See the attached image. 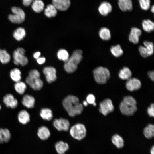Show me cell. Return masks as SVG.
Masks as SVG:
<instances>
[{"mask_svg": "<svg viewBox=\"0 0 154 154\" xmlns=\"http://www.w3.org/2000/svg\"><path fill=\"white\" fill-rule=\"evenodd\" d=\"M54 147L56 152L58 154H65L69 148L68 144L62 141L56 142Z\"/></svg>", "mask_w": 154, "mask_h": 154, "instance_id": "19", "label": "cell"}, {"mask_svg": "<svg viewBox=\"0 0 154 154\" xmlns=\"http://www.w3.org/2000/svg\"><path fill=\"white\" fill-rule=\"evenodd\" d=\"M28 76L32 78H39L40 77V74L37 70L32 69L29 71Z\"/></svg>", "mask_w": 154, "mask_h": 154, "instance_id": "39", "label": "cell"}, {"mask_svg": "<svg viewBox=\"0 0 154 154\" xmlns=\"http://www.w3.org/2000/svg\"><path fill=\"white\" fill-rule=\"evenodd\" d=\"M62 104L68 115L71 117L80 114L83 110V106L79 102L78 98L73 95L66 97L63 101Z\"/></svg>", "mask_w": 154, "mask_h": 154, "instance_id": "1", "label": "cell"}, {"mask_svg": "<svg viewBox=\"0 0 154 154\" xmlns=\"http://www.w3.org/2000/svg\"><path fill=\"white\" fill-rule=\"evenodd\" d=\"M43 72L48 83H51L56 80V70L54 67L52 66L45 67L43 70Z\"/></svg>", "mask_w": 154, "mask_h": 154, "instance_id": "9", "label": "cell"}, {"mask_svg": "<svg viewBox=\"0 0 154 154\" xmlns=\"http://www.w3.org/2000/svg\"><path fill=\"white\" fill-rule=\"evenodd\" d=\"M1 105L0 104V110L1 109Z\"/></svg>", "mask_w": 154, "mask_h": 154, "instance_id": "50", "label": "cell"}, {"mask_svg": "<svg viewBox=\"0 0 154 154\" xmlns=\"http://www.w3.org/2000/svg\"><path fill=\"white\" fill-rule=\"evenodd\" d=\"M99 112L104 116L113 112L114 107L112 100L109 98H106L100 104Z\"/></svg>", "mask_w": 154, "mask_h": 154, "instance_id": "7", "label": "cell"}, {"mask_svg": "<svg viewBox=\"0 0 154 154\" xmlns=\"http://www.w3.org/2000/svg\"><path fill=\"white\" fill-rule=\"evenodd\" d=\"M57 56L58 58L64 62H66L69 57L68 52L65 49H60L59 50Z\"/></svg>", "mask_w": 154, "mask_h": 154, "instance_id": "36", "label": "cell"}, {"mask_svg": "<svg viewBox=\"0 0 154 154\" xmlns=\"http://www.w3.org/2000/svg\"><path fill=\"white\" fill-rule=\"evenodd\" d=\"M147 112L150 116L154 117V105L153 103L151 104L150 106L148 108Z\"/></svg>", "mask_w": 154, "mask_h": 154, "instance_id": "42", "label": "cell"}, {"mask_svg": "<svg viewBox=\"0 0 154 154\" xmlns=\"http://www.w3.org/2000/svg\"><path fill=\"white\" fill-rule=\"evenodd\" d=\"M37 135L40 139L46 140L48 139L50 136L51 133L49 129L47 127L42 126L38 128Z\"/></svg>", "mask_w": 154, "mask_h": 154, "instance_id": "18", "label": "cell"}, {"mask_svg": "<svg viewBox=\"0 0 154 154\" xmlns=\"http://www.w3.org/2000/svg\"><path fill=\"white\" fill-rule=\"evenodd\" d=\"M10 59V56L7 51L0 49V62L3 64H6L9 62Z\"/></svg>", "mask_w": 154, "mask_h": 154, "instance_id": "35", "label": "cell"}, {"mask_svg": "<svg viewBox=\"0 0 154 154\" xmlns=\"http://www.w3.org/2000/svg\"><path fill=\"white\" fill-rule=\"evenodd\" d=\"M21 102L24 106L28 108H32L34 107L35 99L32 95L26 94L23 96Z\"/></svg>", "mask_w": 154, "mask_h": 154, "instance_id": "16", "label": "cell"}, {"mask_svg": "<svg viewBox=\"0 0 154 154\" xmlns=\"http://www.w3.org/2000/svg\"><path fill=\"white\" fill-rule=\"evenodd\" d=\"M118 5L120 9L124 12L131 11L133 9L131 0H118Z\"/></svg>", "mask_w": 154, "mask_h": 154, "instance_id": "21", "label": "cell"}, {"mask_svg": "<svg viewBox=\"0 0 154 154\" xmlns=\"http://www.w3.org/2000/svg\"><path fill=\"white\" fill-rule=\"evenodd\" d=\"M142 26L143 30L146 32L150 33L154 30V23L150 19H147L143 20Z\"/></svg>", "mask_w": 154, "mask_h": 154, "instance_id": "29", "label": "cell"}, {"mask_svg": "<svg viewBox=\"0 0 154 154\" xmlns=\"http://www.w3.org/2000/svg\"><path fill=\"white\" fill-rule=\"evenodd\" d=\"M34 0H23V3L24 5L28 6L30 5Z\"/></svg>", "mask_w": 154, "mask_h": 154, "instance_id": "44", "label": "cell"}, {"mask_svg": "<svg viewBox=\"0 0 154 154\" xmlns=\"http://www.w3.org/2000/svg\"><path fill=\"white\" fill-rule=\"evenodd\" d=\"M144 46L148 52L149 56L152 55L154 52V45L152 42L145 41L143 42Z\"/></svg>", "mask_w": 154, "mask_h": 154, "instance_id": "37", "label": "cell"}, {"mask_svg": "<svg viewBox=\"0 0 154 154\" xmlns=\"http://www.w3.org/2000/svg\"><path fill=\"white\" fill-rule=\"evenodd\" d=\"M99 35L100 38L104 40H109L111 38L110 31L106 27H102L100 29L99 32Z\"/></svg>", "mask_w": 154, "mask_h": 154, "instance_id": "25", "label": "cell"}, {"mask_svg": "<svg viewBox=\"0 0 154 154\" xmlns=\"http://www.w3.org/2000/svg\"><path fill=\"white\" fill-rule=\"evenodd\" d=\"M36 60L37 62L40 64H44L46 60L45 58L44 57H39Z\"/></svg>", "mask_w": 154, "mask_h": 154, "instance_id": "43", "label": "cell"}, {"mask_svg": "<svg viewBox=\"0 0 154 154\" xmlns=\"http://www.w3.org/2000/svg\"><path fill=\"white\" fill-rule=\"evenodd\" d=\"M148 75L149 78L153 81L154 80V72L153 71H150L147 73Z\"/></svg>", "mask_w": 154, "mask_h": 154, "instance_id": "45", "label": "cell"}, {"mask_svg": "<svg viewBox=\"0 0 154 154\" xmlns=\"http://www.w3.org/2000/svg\"><path fill=\"white\" fill-rule=\"evenodd\" d=\"M3 101L6 106L8 108L15 109L18 105V101L13 95L11 94L5 95L3 98Z\"/></svg>", "mask_w": 154, "mask_h": 154, "instance_id": "11", "label": "cell"}, {"mask_svg": "<svg viewBox=\"0 0 154 154\" xmlns=\"http://www.w3.org/2000/svg\"><path fill=\"white\" fill-rule=\"evenodd\" d=\"M95 97L92 94H89L86 97V101L88 103L90 104H92L94 106H96V103L95 102Z\"/></svg>", "mask_w": 154, "mask_h": 154, "instance_id": "41", "label": "cell"}, {"mask_svg": "<svg viewBox=\"0 0 154 154\" xmlns=\"http://www.w3.org/2000/svg\"><path fill=\"white\" fill-rule=\"evenodd\" d=\"M94 77L95 81L98 84H105L110 76V72L106 68L99 66L93 70Z\"/></svg>", "mask_w": 154, "mask_h": 154, "instance_id": "4", "label": "cell"}, {"mask_svg": "<svg viewBox=\"0 0 154 154\" xmlns=\"http://www.w3.org/2000/svg\"><path fill=\"white\" fill-rule=\"evenodd\" d=\"M141 8L144 10H147L150 6V0H139Z\"/></svg>", "mask_w": 154, "mask_h": 154, "instance_id": "38", "label": "cell"}, {"mask_svg": "<svg viewBox=\"0 0 154 154\" xmlns=\"http://www.w3.org/2000/svg\"><path fill=\"white\" fill-rule=\"evenodd\" d=\"M118 76L121 79L127 80L131 78L132 72L128 67H124L120 70Z\"/></svg>", "mask_w": 154, "mask_h": 154, "instance_id": "27", "label": "cell"}, {"mask_svg": "<svg viewBox=\"0 0 154 154\" xmlns=\"http://www.w3.org/2000/svg\"><path fill=\"white\" fill-rule=\"evenodd\" d=\"M53 125L54 128L59 131H66L70 129L69 121L68 119L62 118L54 119L53 122Z\"/></svg>", "mask_w": 154, "mask_h": 154, "instance_id": "8", "label": "cell"}, {"mask_svg": "<svg viewBox=\"0 0 154 154\" xmlns=\"http://www.w3.org/2000/svg\"><path fill=\"white\" fill-rule=\"evenodd\" d=\"M136 104V101L133 97L130 96H125L119 105L121 112L127 116H132L137 110Z\"/></svg>", "mask_w": 154, "mask_h": 154, "instance_id": "2", "label": "cell"}, {"mask_svg": "<svg viewBox=\"0 0 154 154\" xmlns=\"http://www.w3.org/2000/svg\"><path fill=\"white\" fill-rule=\"evenodd\" d=\"M11 135L7 129L0 128V143H6L10 140Z\"/></svg>", "mask_w": 154, "mask_h": 154, "instance_id": "22", "label": "cell"}, {"mask_svg": "<svg viewBox=\"0 0 154 154\" xmlns=\"http://www.w3.org/2000/svg\"><path fill=\"white\" fill-rule=\"evenodd\" d=\"M10 76L11 79L15 82L21 81V73L20 69L14 68L10 72Z\"/></svg>", "mask_w": 154, "mask_h": 154, "instance_id": "28", "label": "cell"}, {"mask_svg": "<svg viewBox=\"0 0 154 154\" xmlns=\"http://www.w3.org/2000/svg\"><path fill=\"white\" fill-rule=\"evenodd\" d=\"M25 82L35 90H39L43 86V82L40 78H32L28 76L25 79Z\"/></svg>", "mask_w": 154, "mask_h": 154, "instance_id": "10", "label": "cell"}, {"mask_svg": "<svg viewBox=\"0 0 154 154\" xmlns=\"http://www.w3.org/2000/svg\"><path fill=\"white\" fill-rule=\"evenodd\" d=\"M141 34L142 31L140 29L136 27H133L129 35V40L131 42L137 44L139 42V37Z\"/></svg>", "mask_w": 154, "mask_h": 154, "instance_id": "14", "label": "cell"}, {"mask_svg": "<svg viewBox=\"0 0 154 154\" xmlns=\"http://www.w3.org/2000/svg\"><path fill=\"white\" fill-rule=\"evenodd\" d=\"M143 133L147 138L150 139L153 137L154 134V126L153 124H149L144 129Z\"/></svg>", "mask_w": 154, "mask_h": 154, "instance_id": "33", "label": "cell"}, {"mask_svg": "<svg viewBox=\"0 0 154 154\" xmlns=\"http://www.w3.org/2000/svg\"><path fill=\"white\" fill-rule=\"evenodd\" d=\"M151 12L152 13H153L154 12V6L153 5H152V6L151 7Z\"/></svg>", "mask_w": 154, "mask_h": 154, "instance_id": "49", "label": "cell"}, {"mask_svg": "<svg viewBox=\"0 0 154 154\" xmlns=\"http://www.w3.org/2000/svg\"><path fill=\"white\" fill-rule=\"evenodd\" d=\"M125 85L128 90L133 91L139 89L141 86V83L139 80L137 78H130L127 80Z\"/></svg>", "mask_w": 154, "mask_h": 154, "instance_id": "13", "label": "cell"}, {"mask_svg": "<svg viewBox=\"0 0 154 154\" xmlns=\"http://www.w3.org/2000/svg\"><path fill=\"white\" fill-rule=\"evenodd\" d=\"M82 104L83 105V106H86L88 105V103L86 100H84Z\"/></svg>", "mask_w": 154, "mask_h": 154, "instance_id": "47", "label": "cell"}, {"mask_svg": "<svg viewBox=\"0 0 154 154\" xmlns=\"http://www.w3.org/2000/svg\"><path fill=\"white\" fill-rule=\"evenodd\" d=\"M40 54L41 53L40 52H37L34 54L33 56L35 58L37 59L40 57Z\"/></svg>", "mask_w": 154, "mask_h": 154, "instance_id": "46", "label": "cell"}, {"mask_svg": "<svg viewBox=\"0 0 154 154\" xmlns=\"http://www.w3.org/2000/svg\"><path fill=\"white\" fill-rule=\"evenodd\" d=\"M83 58L82 52L80 50L74 51L68 60L65 62L64 68L69 73L74 72L77 69L78 66Z\"/></svg>", "mask_w": 154, "mask_h": 154, "instance_id": "3", "label": "cell"}, {"mask_svg": "<svg viewBox=\"0 0 154 154\" xmlns=\"http://www.w3.org/2000/svg\"><path fill=\"white\" fill-rule=\"evenodd\" d=\"M112 141L117 148H122L124 145V141L120 136L117 134L113 135L112 138Z\"/></svg>", "mask_w": 154, "mask_h": 154, "instance_id": "31", "label": "cell"}, {"mask_svg": "<svg viewBox=\"0 0 154 154\" xmlns=\"http://www.w3.org/2000/svg\"><path fill=\"white\" fill-rule=\"evenodd\" d=\"M57 13V9L52 4L48 5L44 10L45 15L49 18L55 17Z\"/></svg>", "mask_w": 154, "mask_h": 154, "instance_id": "32", "label": "cell"}, {"mask_svg": "<svg viewBox=\"0 0 154 154\" xmlns=\"http://www.w3.org/2000/svg\"><path fill=\"white\" fill-rule=\"evenodd\" d=\"M110 51L113 56L116 57H119L123 54V52L121 46L119 44L112 46Z\"/></svg>", "mask_w": 154, "mask_h": 154, "instance_id": "34", "label": "cell"}, {"mask_svg": "<svg viewBox=\"0 0 154 154\" xmlns=\"http://www.w3.org/2000/svg\"><path fill=\"white\" fill-rule=\"evenodd\" d=\"M138 50L140 55L142 57L147 58L149 56L147 50L144 46H139Z\"/></svg>", "mask_w": 154, "mask_h": 154, "instance_id": "40", "label": "cell"}, {"mask_svg": "<svg viewBox=\"0 0 154 154\" xmlns=\"http://www.w3.org/2000/svg\"><path fill=\"white\" fill-rule=\"evenodd\" d=\"M17 118L21 124L25 125L28 123L30 120L29 113L25 110H22L18 112Z\"/></svg>", "mask_w": 154, "mask_h": 154, "instance_id": "20", "label": "cell"}, {"mask_svg": "<svg viewBox=\"0 0 154 154\" xmlns=\"http://www.w3.org/2000/svg\"><path fill=\"white\" fill-rule=\"evenodd\" d=\"M40 114L42 118L45 120L50 121L53 118L52 112L49 108H42L40 111Z\"/></svg>", "mask_w": 154, "mask_h": 154, "instance_id": "23", "label": "cell"}, {"mask_svg": "<svg viewBox=\"0 0 154 154\" xmlns=\"http://www.w3.org/2000/svg\"><path fill=\"white\" fill-rule=\"evenodd\" d=\"M26 35L25 30L22 27L16 29L13 31V36L15 39L18 41L23 40Z\"/></svg>", "mask_w": 154, "mask_h": 154, "instance_id": "24", "label": "cell"}, {"mask_svg": "<svg viewBox=\"0 0 154 154\" xmlns=\"http://www.w3.org/2000/svg\"><path fill=\"white\" fill-rule=\"evenodd\" d=\"M13 62L14 64L18 65L19 64L24 66L26 65L28 63V59L24 55L18 52L16 50L13 53Z\"/></svg>", "mask_w": 154, "mask_h": 154, "instance_id": "12", "label": "cell"}, {"mask_svg": "<svg viewBox=\"0 0 154 154\" xmlns=\"http://www.w3.org/2000/svg\"><path fill=\"white\" fill-rule=\"evenodd\" d=\"M69 129L70 136L75 139L81 140L86 137L87 130L85 126L83 124H76Z\"/></svg>", "mask_w": 154, "mask_h": 154, "instance_id": "5", "label": "cell"}, {"mask_svg": "<svg viewBox=\"0 0 154 154\" xmlns=\"http://www.w3.org/2000/svg\"><path fill=\"white\" fill-rule=\"evenodd\" d=\"M150 153L151 154H154V147L153 146L150 150Z\"/></svg>", "mask_w": 154, "mask_h": 154, "instance_id": "48", "label": "cell"}, {"mask_svg": "<svg viewBox=\"0 0 154 154\" xmlns=\"http://www.w3.org/2000/svg\"><path fill=\"white\" fill-rule=\"evenodd\" d=\"M44 3L42 0H34L31 5L32 9L37 13L42 12L44 9Z\"/></svg>", "mask_w": 154, "mask_h": 154, "instance_id": "26", "label": "cell"}, {"mask_svg": "<svg viewBox=\"0 0 154 154\" xmlns=\"http://www.w3.org/2000/svg\"><path fill=\"white\" fill-rule=\"evenodd\" d=\"M112 10V7L109 2L104 1L102 2L100 5L98 10L101 15L106 16L110 13Z\"/></svg>", "mask_w": 154, "mask_h": 154, "instance_id": "17", "label": "cell"}, {"mask_svg": "<svg viewBox=\"0 0 154 154\" xmlns=\"http://www.w3.org/2000/svg\"><path fill=\"white\" fill-rule=\"evenodd\" d=\"M52 3L57 10L65 11L69 7L70 1V0H52Z\"/></svg>", "mask_w": 154, "mask_h": 154, "instance_id": "15", "label": "cell"}, {"mask_svg": "<svg viewBox=\"0 0 154 154\" xmlns=\"http://www.w3.org/2000/svg\"><path fill=\"white\" fill-rule=\"evenodd\" d=\"M14 87L16 92L20 95L23 94L27 88L26 83L21 81L15 82Z\"/></svg>", "mask_w": 154, "mask_h": 154, "instance_id": "30", "label": "cell"}, {"mask_svg": "<svg viewBox=\"0 0 154 154\" xmlns=\"http://www.w3.org/2000/svg\"><path fill=\"white\" fill-rule=\"evenodd\" d=\"M13 14L8 16L9 20L12 23L19 24L23 22L25 19V15L24 12L21 8L16 7L11 8Z\"/></svg>", "mask_w": 154, "mask_h": 154, "instance_id": "6", "label": "cell"}]
</instances>
